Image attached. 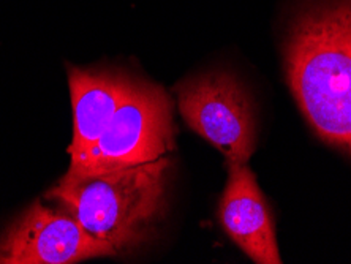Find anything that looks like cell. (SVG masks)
<instances>
[{
    "mask_svg": "<svg viewBox=\"0 0 351 264\" xmlns=\"http://www.w3.org/2000/svg\"><path fill=\"white\" fill-rule=\"evenodd\" d=\"M171 103L162 87L138 81L89 151L62 179L92 178L163 157L173 147Z\"/></svg>",
    "mask_w": 351,
    "mask_h": 264,
    "instance_id": "3",
    "label": "cell"
},
{
    "mask_svg": "<svg viewBox=\"0 0 351 264\" xmlns=\"http://www.w3.org/2000/svg\"><path fill=\"white\" fill-rule=\"evenodd\" d=\"M283 70L315 134L351 158V0H306L288 23Z\"/></svg>",
    "mask_w": 351,
    "mask_h": 264,
    "instance_id": "1",
    "label": "cell"
},
{
    "mask_svg": "<svg viewBox=\"0 0 351 264\" xmlns=\"http://www.w3.org/2000/svg\"><path fill=\"white\" fill-rule=\"evenodd\" d=\"M219 215L226 235L252 261L282 263L271 212L249 163H228Z\"/></svg>",
    "mask_w": 351,
    "mask_h": 264,
    "instance_id": "6",
    "label": "cell"
},
{
    "mask_svg": "<svg viewBox=\"0 0 351 264\" xmlns=\"http://www.w3.org/2000/svg\"><path fill=\"white\" fill-rule=\"evenodd\" d=\"M69 82L73 105V141L69 154L70 163H73L89 151L105 132L136 80L111 71L71 69Z\"/></svg>",
    "mask_w": 351,
    "mask_h": 264,
    "instance_id": "7",
    "label": "cell"
},
{
    "mask_svg": "<svg viewBox=\"0 0 351 264\" xmlns=\"http://www.w3.org/2000/svg\"><path fill=\"white\" fill-rule=\"evenodd\" d=\"M169 158L158 157L92 178L62 179L46 193L117 253L146 242L167 209Z\"/></svg>",
    "mask_w": 351,
    "mask_h": 264,
    "instance_id": "2",
    "label": "cell"
},
{
    "mask_svg": "<svg viewBox=\"0 0 351 264\" xmlns=\"http://www.w3.org/2000/svg\"><path fill=\"white\" fill-rule=\"evenodd\" d=\"M114 255V247L87 232L73 215L41 201L29 206L0 239V264H71Z\"/></svg>",
    "mask_w": 351,
    "mask_h": 264,
    "instance_id": "5",
    "label": "cell"
},
{
    "mask_svg": "<svg viewBox=\"0 0 351 264\" xmlns=\"http://www.w3.org/2000/svg\"><path fill=\"white\" fill-rule=\"evenodd\" d=\"M184 121L225 155L247 165L255 152V116L242 82L225 70L196 75L176 89Z\"/></svg>",
    "mask_w": 351,
    "mask_h": 264,
    "instance_id": "4",
    "label": "cell"
}]
</instances>
